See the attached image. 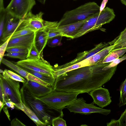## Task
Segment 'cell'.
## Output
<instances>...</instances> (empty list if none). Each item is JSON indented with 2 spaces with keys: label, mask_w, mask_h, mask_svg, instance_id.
Returning a JSON list of instances; mask_svg holds the SVG:
<instances>
[{
  "label": "cell",
  "mask_w": 126,
  "mask_h": 126,
  "mask_svg": "<svg viewBox=\"0 0 126 126\" xmlns=\"http://www.w3.org/2000/svg\"><path fill=\"white\" fill-rule=\"evenodd\" d=\"M102 60L67 72L57 78L51 87L52 90L89 94L93 90L102 87L110 80L117 67L116 66L104 70L103 68L111 62L103 63Z\"/></svg>",
  "instance_id": "cell-1"
},
{
  "label": "cell",
  "mask_w": 126,
  "mask_h": 126,
  "mask_svg": "<svg viewBox=\"0 0 126 126\" xmlns=\"http://www.w3.org/2000/svg\"><path fill=\"white\" fill-rule=\"evenodd\" d=\"M4 102L5 103V105L8 107L13 109L15 107V103L10 101L7 100H5Z\"/></svg>",
  "instance_id": "cell-40"
},
{
  "label": "cell",
  "mask_w": 126,
  "mask_h": 126,
  "mask_svg": "<svg viewBox=\"0 0 126 126\" xmlns=\"http://www.w3.org/2000/svg\"><path fill=\"white\" fill-rule=\"evenodd\" d=\"M2 109L3 110V111L5 113V114L6 115L7 118H8V120L10 121V115L9 114L8 111L7 107H5L4 106L2 108Z\"/></svg>",
  "instance_id": "cell-42"
},
{
  "label": "cell",
  "mask_w": 126,
  "mask_h": 126,
  "mask_svg": "<svg viewBox=\"0 0 126 126\" xmlns=\"http://www.w3.org/2000/svg\"><path fill=\"white\" fill-rule=\"evenodd\" d=\"M21 18L13 16L7 13L3 32L0 37L1 41L4 42L16 31Z\"/></svg>",
  "instance_id": "cell-14"
},
{
  "label": "cell",
  "mask_w": 126,
  "mask_h": 126,
  "mask_svg": "<svg viewBox=\"0 0 126 126\" xmlns=\"http://www.w3.org/2000/svg\"><path fill=\"white\" fill-rule=\"evenodd\" d=\"M40 3L43 4H44L45 3L46 0H38Z\"/></svg>",
  "instance_id": "cell-46"
},
{
  "label": "cell",
  "mask_w": 126,
  "mask_h": 126,
  "mask_svg": "<svg viewBox=\"0 0 126 126\" xmlns=\"http://www.w3.org/2000/svg\"><path fill=\"white\" fill-rule=\"evenodd\" d=\"M7 14L5 8L0 10V38L3 32Z\"/></svg>",
  "instance_id": "cell-28"
},
{
  "label": "cell",
  "mask_w": 126,
  "mask_h": 126,
  "mask_svg": "<svg viewBox=\"0 0 126 126\" xmlns=\"http://www.w3.org/2000/svg\"><path fill=\"white\" fill-rule=\"evenodd\" d=\"M124 56H126V54H125V55H124Z\"/></svg>",
  "instance_id": "cell-49"
},
{
  "label": "cell",
  "mask_w": 126,
  "mask_h": 126,
  "mask_svg": "<svg viewBox=\"0 0 126 126\" xmlns=\"http://www.w3.org/2000/svg\"><path fill=\"white\" fill-rule=\"evenodd\" d=\"M89 94L92 98L94 104L101 108L106 107L111 102L109 90L101 87L93 90Z\"/></svg>",
  "instance_id": "cell-12"
},
{
  "label": "cell",
  "mask_w": 126,
  "mask_h": 126,
  "mask_svg": "<svg viewBox=\"0 0 126 126\" xmlns=\"http://www.w3.org/2000/svg\"><path fill=\"white\" fill-rule=\"evenodd\" d=\"M123 48H126V43H124L121 45L113 48L111 51L113 50Z\"/></svg>",
  "instance_id": "cell-43"
},
{
  "label": "cell",
  "mask_w": 126,
  "mask_h": 126,
  "mask_svg": "<svg viewBox=\"0 0 126 126\" xmlns=\"http://www.w3.org/2000/svg\"><path fill=\"white\" fill-rule=\"evenodd\" d=\"M28 51L17 52H8L4 54V56L10 58H17L22 60L27 59Z\"/></svg>",
  "instance_id": "cell-27"
},
{
  "label": "cell",
  "mask_w": 126,
  "mask_h": 126,
  "mask_svg": "<svg viewBox=\"0 0 126 126\" xmlns=\"http://www.w3.org/2000/svg\"><path fill=\"white\" fill-rule=\"evenodd\" d=\"M0 86L4 94V102L6 99L16 104L22 102L19 82L11 79L4 74L2 75L0 74Z\"/></svg>",
  "instance_id": "cell-6"
},
{
  "label": "cell",
  "mask_w": 126,
  "mask_h": 126,
  "mask_svg": "<svg viewBox=\"0 0 126 126\" xmlns=\"http://www.w3.org/2000/svg\"><path fill=\"white\" fill-rule=\"evenodd\" d=\"M36 4L35 0H11L5 10L9 14L21 18L31 11Z\"/></svg>",
  "instance_id": "cell-9"
},
{
  "label": "cell",
  "mask_w": 126,
  "mask_h": 126,
  "mask_svg": "<svg viewBox=\"0 0 126 126\" xmlns=\"http://www.w3.org/2000/svg\"><path fill=\"white\" fill-rule=\"evenodd\" d=\"M111 42L114 45L113 48L126 43V27L117 37Z\"/></svg>",
  "instance_id": "cell-25"
},
{
  "label": "cell",
  "mask_w": 126,
  "mask_h": 126,
  "mask_svg": "<svg viewBox=\"0 0 126 126\" xmlns=\"http://www.w3.org/2000/svg\"><path fill=\"white\" fill-rule=\"evenodd\" d=\"M92 16L83 24L73 39L80 37L89 32L100 29L103 25L109 23L114 18L115 15L113 9L108 7L104 8L100 13Z\"/></svg>",
  "instance_id": "cell-4"
},
{
  "label": "cell",
  "mask_w": 126,
  "mask_h": 126,
  "mask_svg": "<svg viewBox=\"0 0 126 126\" xmlns=\"http://www.w3.org/2000/svg\"><path fill=\"white\" fill-rule=\"evenodd\" d=\"M126 59V56H123L120 58H118L110 62V64L108 66L104 67L103 69L107 70L111 68L117 66L120 63Z\"/></svg>",
  "instance_id": "cell-34"
},
{
  "label": "cell",
  "mask_w": 126,
  "mask_h": 126,
  "mask_svg": "<svg viewBox=\"0 0 126 126\" xmlns=\"http://www.w3.org/2000/svg\"><path fill=\"white\" fill-rule=\"evenodd\" d=\"M14 105L18 109L23 111L37 126H47L42 122L34 112L24 104L23 102L21 103L15 104Z\"/></svg>",
  "instance_id": "cell-19"
},
{
  "label": "cell",
  "mask_w": 126,
  "mask_h": 126,
  "mask_svg": "<svg viewBox=\"0 0 126 126\" xmlns=\"http://www.w3.org/2000/svg\"><path fill=\"white\" fill-rule=\"evenodd\" d=\"M31 30L24 29L16 31L13 34L11 38L22 36L33 32Z\"/></svg>",
  "instance_id": "cell-33"
},
{
  "label": "cell",
  "mask_w": 126,
  "mask_h": 126,
  "mask_svg": "<svg viewBox=\"0 0 126 126\" xmlns=\"http://www.w3.org/2000/svg\"><path fill=\"white\" fill-rule=\"evenodd\" d=\"M5 104L3 103V102L1 100H0V111L1 112V110L3 108Z\"/></svg>",
  "instance_id": "cell-45"
},
{
  "label": "cell",
  "mask_w": 126,
  "mask_h": 126,
  "mask_svg": "<svg viewBox=\"0 0 126 126\" xmlns=\"http://www.w3.org/2000/svg\"><path fill=\"white\" fill-rule=\"evenodd\" d=\"M43 14L42 12L36 14H33L31 11L27 13L21 18L16 31L27 29L35 32L43 29L44 27L45 22L43 18Z\"/></svg>",
  "instance_id": "cell-10"
},
{
  "label": "cell",
  "mask_w": 126,
  "mask_h": 126,
  "mask_svg": "<svg viewBox=\"0 0 126 126\" xmlns=\"http://www.w3.org/2000/svg\"><path fill=\"white\" fill-rule=\"evenodd\" d=\"M100 6L94 2L85 3L66 11L58 22V26L74 23L90 18L99 13Z\"/></svg>",
  "instance_id": "cell-3"
},
{
  "label": "cell",
  "mask_w": 126,
  "mask_h": 126,
  "mask_svg": "<svg viewBox=\"0 0 126 126\" xmlns=\"http://www.w3.org/2000/svg\"><path fill=\"white\" fill-rule=\"evenodd\" d=\"M90 18L66 25L58 26H53L48 29L47 32H48L54 31L58 32L63 34L64 37L73 39L74 36L84 23Z\"/></svg>",
  "instance_id": "cell-11"
},
{
  "label": "cell",
  "mask_w": 126,
  "mask_h": 126,
  "mask_svg": "<svg viewBox=\"0 0 126 126\" xmlns=\"http://www.w3.org/2000/svg\"><path fill=\"white\" fill-rule=\"evenodd\" d=\"M35 32H33L22 36L11 38L7 48L14 47L26 48L29 51L31 49L34 42Z\"/></svg>",
  "instance_id": "cell-15"
},
{
  "label": "cell",
  "mask_w": 126,
  "mask_h": 126,
  "mask_svg": "<svg viewBox=\"0 0 126 126\" xmlns=\"http://www.w3.org/2000/svg\"><path fill=\"white\" fill-rule=\"evenodd\" d=\"M89 66V63L87 59L65 68L61 69L53 68V76L55 79L63 74L70 71L81 67Z\"/></svg>",
  "instance_id": "cell-18"
},
{
  "label": "cell",
  "mask_w": 126,
  "mask_h": 126,
  "mask_svg": "<svg viewBox=\"0 0 126 126\" xmlns=\"http://www.w3.org/2000/svg\"><path fill=\"white\" fill-rule=\"evenodd\" d=\"M107 126H120L118 120L112 119L107 124Z\"/></svg>",
  "instance_id": "cell-39"
},
{
  "label": "cell",
  "mask_w": 126,
  "mask_h": 126,
  "mask_svg": "<svg viewBox=\"0 0 126 126\" xmlns=\"http://www.w3.org/2000/svg\"><path fill=\"white\" fill-rule=\"evenodd\" d=\"M6 51L8 52H17L28 51L27 48L23 47H14L7 48Z\"/></svg>",
  "instance_id": "cell-36"
},
{
  "label": "cell",
  "mask_w": 126,
  "mask_h": 126,
  "mask_svg": "<svg viewBox=\"0 0 126 126\" xmlns=\"http://www.w3.org/2000/svg\"><path fill=\"white\" fill-rule=\"evenodd\" d=\"M20 91L23 103L34 112L42 122L48 126L52 125V119L58 117L55 114L56 110L34 95L24 85Z\"/></svg>",
  "instance_id": "cell-2"
},
{
  "label": "cell",
  "mask_w": 126,
  "mask_h": 126,
  "mask_svg": "<svg viewBox=\"0 0 126 126\" xmlns=\"http://www.w3.org/2000/svg\"><path fill=\"white\" fill-rule=\"evenodd\" d=\"M63 36H58L49 39L47 41L48 45L49 47H54L61 44Z\"/></svg>",
  "instance_id": "cell-30"
},
{
  "label": "cell",
  "mask_w": 126,
  "mask_h": 126,
  "mask_svg": "<svg viewBox=\"0 0 126 126\" xmlns=\"http://www.w3.org/2000/svg\"><path fill=\"white\" fill-rule=\"evenodd\" d=\"M47 33L44 28L35 32L34 43L40 55L47 45L48 40Z\"/></svg>",
  "instance_id": "cell-17"
},
{
  "label": "cell",
  "mask_w": 126,
  "mask_h": 126,
  "mask_svg": "<svg viewBox=\"0 0 126 126\" xmlns=\"http://www.w3.org/2000/svg\"><path fill=\"white\" fill-rule=\"evenodd\" d=\"M11 126H25L26 125L23 124L16 118L13 119L11 122Z\"/></svg>",
  "instance_id": "cell-38"
},
{
  "label": "cell",
  "mask_w": 126,
  "mask_h": 126,
  "mask_svg": "<svg viewBox=\"0 0 126 126\" xmlns=\"http://www.w3.org/2000/svg\"><path fill=\"white\" fill-rule=\"evenodd\" d=\"M23 69L29 73L47 82L51 87L53 85L55 79L53 77L32 70L26 69Z\"/></svg>",
  "instance_id": "cell-22"
},
{
  "label": "cell",
  "mask_w": 126,
  "mask_h": 126,
  "mask_svg": "<svg viewBox=\"0 0 126 126\" xmlns=\"http://www.w3.org/2000/svg\"><path fill=\"white\" fill-rule=\"evenodd\" d=\"M41 57L37 59H26L19 61L15 63L22 69L32 70L54 77L53 66Z\"/></svg>",
  "instance_id": "cell-8"
},
{
  "label": "cell",
  "mask_w": 126,
  "mask_h": 126,
  "mask_svg": "<svg viewBox=\"0 0 126 126\" xmlns=\"http://www.w3.org/2000/svg\"><path fill=\"white\" fill-rule=\"evenodd\" d=\"M82 97L77 98L65 108L70 112L82 114L89 115L92 113H98L107 115L111 112L110 110L105 109L96 106L93 102L90 104L86 103Z\"/></svg>",
  "instance_id": "cell-7"
},
{
  "label": "cell",
  "mask_w": 126,
  "mask_h": 126,
  "mask_svg": "<svg viewBox=\"0 0 126 126\" xmlns=\"http://www.w3.org/2000/svg\"></svg>",
  "instance_id": "cell-50"
},
{
  "label": "cell",
  "mask_w": 126,
  "mask_h": 126,
  "mask_svg": "<svg viewBox=\"0 0 126 126\" xmlns=\"http://www.w3.org/2000/svg\"><path fill=\"white\" fill-rule=\"evenodd\" d=\"M27 79V80L33 81L46 86L51 87L47 82L29 73Z\"/></svg>",
  "instance_id": "cell-32"
},
{
  "label": "cell",
  "mask_w": 126,
  "mask_h": 126,
  "mask_svg": "<svg viewBox=\"0 0 126 126\" xmlns=\"http://www.w3.org/2000/svg\"><path fill=\"white\" fill-rule=\"evenodd\" d=\"M1 63L27 79L29 73L16 64H15L3 58L1 60Z\"/></svg>",
  "instance_id": "cell-23"
},
{
  "label": "cell",
  "mask_w": 126,
  "mask_h": 126,
  "mask_svg": "<svg viewBox=\"0 0 126 126\" xmlns=\"http://www.w3.org/2000/svg\"><path fill=\"white\" fill-rule=\"evenodd\" d=\"M108 0H103L100 6V11L99 13H100L105 8L106 5L108 2Z\"/></svg>",
  "instance_id": "cell-41"
},
{
  "label": "cell",
  "mask_w": 126,
  "mask_h": 126,
  "mask_svg": "<svg viewBox=\"0 0 126 126\" xmlns=\"http://www.w3.org/2000/svg\"><path fill=\"white\" fill-rule=\"evenodd\" d=\"M114 46L113 44L106 47L87 59L89 62V65L96 64L103 60L112 49Z\"/></svg>",
  "instance_id": "cell-20"
},
{
  "label": "cell",
  "mask_w": 126,
  "mask_h": 126,
  "mask_svg": "<svg viewBox=\"0 0 126 126\" xmlns=\"http://www.w3.org/2000/svg\"><path fill=\"white\" fill-rule=\"evenodd\" d=\"M24 86L34 95L37 97H40L47 95L52 91L51 87L47 86L35 82L27 80L23 83Z\"/></svg>",
  "instance_id": "cell-16"
},
{
  "label": "cell",
  "mask_w": 126,
  "mask_h": 126,
  "mask_svg": "<svg viewBox=\"0 0 126 126\" xmlns=\"http://www.w3.org/2000/svg\"><path fill=\"white\" fill-rule=\"evenodd\" d=\"M118 120L120 126H126V108Z\"/></svg>",
  "instance_id": "cell-37"
},
{
  "label": "cell",
  "mask_w": 126,
  "mask_h": 126,
  "mask_svg": "<svg viewBox=\"0 0 126 126\" xmlns=\"http://www.w3.org/2000/svg\"><path fill=\"white\" fill-rule=\"evenodd\" d=\"M4 72V71H3L2 70L0 69V73H3Z\"/></svg>",
  "instance_id": "cell-48"
},
{
  "label": "cell",
  "mask_w": 126,
  "mask_h": 126,
  "mask_svg": "<svg viewBox=\"0 0 126 126\" xmlns=\"http://www.w3.org/2000/svg\"><path fill=\"white\" fill-rule=\"evenodd\" d=\"M126 52V48L113 50L111 51L103 60V63L110 62L122 56Z\"/></svg>",
  "instance_id": "cell-21"
},
{
  "label": "cell",
  "mask_w": 126,
  "mask_h": 126,
  "mask_svg": "<svg viewBox=\"0 0 126 126\" xmlns=\"http://www.w3.org/2000/svg\"><path fill=\"white\" fill-rule=\"evenodd\" d=\"M111 45L110 42H101L96 45L94 48L91 50L79 53L75 59L70 62L62 65L61 67L64 68L87 59L104 48Z\"/></svg>",
  "instance_id": "cell-13"
},
{
  "label": "cell",
  "mask_w": 126,
  "mask_h": 126,
  "mask_svg": "<svg viewBox=\"0 0 126 126\" xmlns=\"http://www.w3.org/2000/svg\"><path fill=\"white\" fill-rule=\"evenodd\" d=\"M2 74H4L8 77L17 81L23 83H25L27 81L23 78L10 70L5 69Z\"/></svg>",
  "instance_id": "cell-26"
},
{
  "label": "cell",
  "mask_w": 126,
  "mask_h": 126,
  "mask_svg": "<svg viewBox=\"0 0 126 126\" xmlns=\"http://www.w3.org/2000/svg\"><path fill=\"white\" fill-rule=\"evenodd\" d=\"M4 8V6L3 0H0V10Z\"/></svg>",
  "instance_id": "cell-44"
},
{
  "label": "cell",
  "mask_w": 126,
  "mask_h": 126,
  "mask_svg": "<svg viewBox=\"0 0 126 126\" xmlns=\"http://www.w3.org/2000/svg\"><path fill=\"white\" fill-rule=\"evenodd\" d=\"M13 35V34H12ZM12 35L10 37L0 46V63L1 64V60L4 55V53L7 48L9 41L10 40Z\"/></svg>",
  "instance_id": "cell-35"
},
{
  "label": "cell",
  "mask_w": 126,
  "mask_h": 126,
  "mask_svg": "<svg viewBox=\"0 0 126 126\" xmlns=\"http://www.w3.org/2000/svg\"><path fill=\"white\" fill-rule=\"evenodd\" d=\"M121 3L126 6V0H120Z\"/></svg>",
  "instance_id": "cell-47"
},
{
  "label": "cell",
  "mask_w": 126,
  "mask_h": 126,
  "mask_svg": "<svg viewBox=\"0 0 126 126\" xmlns=\"http://www.w3.org/2000/svg\"><path fill=\"white\" fill-rule=\"evenodd\" d=\"M63 116L61 115L53 118L52 121V125L53 126H66V121L63 118Z\"/></svg>",
  "instance_id": "cell-31"
},
{
  "label": "cell",
  "mask_w": 126,
  "mask_h": 126,
  "mask_svg": "<svg viewBox=\"0 0 126 126\" xmlns=\"http://www.w3.org/2000/svg\"><path fill=\"white\" fill-rule=\"evenodd\" d=\"M79 94V93L52 90L51 92L45 96L37 97L52 109L60 111L76 99Z\"/></svg>",
  "instance_id": "cell-5"
},
{
  "label": "cell",
  "mask_w": 126,
  "mask_h": 126,
  "mask_svg": "<svg viewBox=\"0 0 126 126\" xmlns=\"http://www.w3.org/2000/svg\"><path fill=\"white\" fill-rule=\"evenodd\" d=\"M41 57V55L40 54L37 49L34 42L31 49L28 52L27 59H39Z\"/></svg>",
  "instance_id": "cell-29"
},
{
  "label": "cell",
  "mask_w": 126,
  "mask_h": 126,
  "mask_svg": "<svg viewBox=\"0 0 126 126\" xmlns=\"http://www.w3.org/2000/svg\"><path fill=\"white\" fill-rule=\"evenodd\" d=\"M120 92V95L118 105L119 107H120L126 104V78L121 84Z\"/></svg>",
  "instance_id": "cell-24"
}]
</instances>
